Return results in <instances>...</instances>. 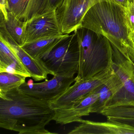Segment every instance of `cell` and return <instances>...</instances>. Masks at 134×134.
I'll list each match as a JSON object with an SVG mask.
<instances>
[{"label": "cell", "instance_id": "6da1fadb", "mask_svg": "<svg viewBox=\"0 0 134 134\" xmlns=\"http://www.w3.org/2000/svg\"><path fill=\"white\" fill-rule=\"evenodd\" d=\"M18 88L0 90V128L19 134L55 133L45 128L55 115L49 101L25 94Z\"/></svg>", "mask_w": 134, "mask_h": 134}, {"label": "cell", "instance_id": "7a4b0ae2", "mask_svg": "<svg viewBox=\"0 0 134 134\" xmlns=\"http://www.w3.org/2000/svg\"><path fill=\"white\" fill-rule=\"evenodd\" d=\"M80 27L104 35L111 45L134 62L132 31L125 7L112 0H100L87 11Z\"/></svg>", "mask_w": 134, "mask_h": 134}, {"label": "cell", "instance_id": "3957f363", "mask_svg": "<svg viewBox=\"0 0 134 134\" xmlns=\"http://www.w3.org/2000/svg\"><path fill=\"white\" fill-rule=\"evenodd\" d=\"M74 31L79 49V71L75 82L89 79L111 67L112 48L106 37L81 27Z\"/></svg>", "mask_w": 134, "mask_h": 134}, {"label": "cell", "instance_id": "277c9868", "mask_svg": "<svg viewBox=\"0 0 134 134\" xmlns=\"http://www.w3.org/2000/svg\"><path fill=\"white\" fill-rule=\"evenodd\" d=\"M41 60L53 76L74 77L78 73L79 63V49L76 33L74 31L66 35Z\"/></svg>", "mask_w": 134, "mask_h": 134}, {"label": "cell", "instance_id": "5b68a950", "mask_svg": "<svg viewBox=\"0 0 134 134\" xmlns=\"http://www.w3.org/2000/svg\"><path fill=\"white\" fill-rule=\"evenodd\" d=\"M111 46L112 67L123 87L109 100L105 108L122 105L134 106V62L126 57L114 46Z\"/></svg>", "mask_w": 134, "mask_h": 134}, {"label": "cell", "instance_id": "8992f818", "mask_svg": "<svg viewBox=\"0 0 134 134\" xmlns=\"http://www.w3.org/2000/svg\"><path fill=\"white\" fill-rule=\"evenodd\" d=\"M114 73L111 65L108 69L89 79L75 82L61 95L48 101L49 106L54 110L67 107L107 82Z\"/></svg>", "mask_w": 134, "mask_h": 134}, {"label": "cell", "instance_id": "52a82bcc", "mask_svg": "<svg viewBox=\"0 0 134 134\" xmlns=\"http://www.w3.org/2000/svg\"><path fill=\"white\" fill-rule=\"evenodd\" d=\"M100 0H64L56 9V15L61 32L69 34L80 27L87 11Z\"/></svg>", "mask_w": 134, "mask_h": 134}, {"label": "cell", "instance_id": "ba28073f", "mask_svg": "<svg viewBox=\"0 0 134 134\" xmlns=\"http://www.w3.org/2000/svg\"><path fill=\"white\" fill-rule=\"evenodd\" d=\"M75 82L74 77L54 76L50 80L39 83H34L30 79L19 87L22 93L35 98L50 101L61 95Z\"/></svg>", "mask_w": 134, "mask_h": 134}, {"label": "cell", "instance_id": "9c48e42d", "mask_svg": "<svg viewBox=\"0 0 134 134\" xmlns=\"http://www.w3.org/2000/svg\"><path fill=\"white\" fill-rule=\"evenodd\" d=\"M63 35L60 28L55 9L49 10L26 21L24 43Z\"/></svg>", "mask_w": 134, "mask_h": 134}, {"label": "cell", "instance_id": "30bf717a", "mask_svg": "<svg viewBox=\"0 0 134 134\" xmlns=\"http://www.w3.org/2000/svg\"><path fill=\"white\" fill-rule=\"evenodd\" d=\"M98 97V93L93 90L67 107L55 110L53 120L57 124L65 125L76 122L82 117L89 116L92 105Z\"/></svg>", "mask_w": 134, "mask_h": 134}, {"label": "cell", "instance_id": "8fae6325", "mask_svg": "<svg viewBox=\"0 0 134 134\" xmlns=\"http://www.w3.org/2000/svg\"><path fill=\"white\" fill-rule=\"evenodd\" d=\"M77 122L80 124L75 127L69 134H134V127L116 122H95L80 119Z\"/></svg>", "mask_w": 134, "mask_h": 134}, {"label": "cell", "instance_id": "7c38bea8", "mask_svg": "<svg viewBox=\"0 0 134 134\" xmlns=\"http://www.w3.org/2000/svg\"><path fill=\"white\" fill-rule=\"evenodd\" d=\"M49 10L48 0H8V12L24 22Z\"/></svg>", "mask_w": 134, "mask_h": 134}, {"label": "cell", "instance_id": "4fadbf2b", "mask_svg": "<svg viewBox=\"0 0 134 134\" xmlns=\"http://www.w3.org/2000/svg\"><path fill=\"white\" fill-rule=\"evenodd\" d=\"M122 87V82L115 72L107 82L95 88L94 90L98 93V97L92 105L91 113L101 114L107 103Z\"/></svg>", "mask_w": 134, "mask_h": 134}, {"label": "cell", "instance_id": "5bb4252c", "mask_svg": "<svg viewBox=\"0 0 134 134\" xmlns=\"http://www.w3.org/2000/svg\"><path fill=\"white\" fill-rule=\"evenodd\" d=\"M6 71L31 77L30 74L14 52L7 45L0 32V72Z\"/></svg>", "mask_w": 134, "mask_h": 134}, {"label": "cell", "instance_id": "9a60e30c", "mask_svg": "<svg viewBox=\"0 0 134 134\" xmlns=\"http://www.w3.org/2000/svg\"><path fill=\"white\" fill-rule=\"evenodd\" d=\"M66 35L40 39L24 43L21 47L33 58L41 60L47 56Z\"/></svg>", "mask_w": 134, "mask_h": 134}, {"label": "cell", "instance_id": "2e32d148", "mask_svg": "<svg viewBox=\"0 0 134 134\" xmlns=\"http://www.w3.org/2000/svg\"><path fill=\"white\" fill-rule=\"evenodd\" d=\"M5 26L7 31L15 41L21 46L24 43L26 22L16 17L12 13H8V20L4 19Z\"/></svg>", "mask_w": 134, "mask_h": 134}, {"label": "cell", "instance_id": "e0dca14e", "mask_svg": "<svg viewBox=\"0 0 134 134\" xmlns=\"http://www.w3.org/2000/svg\"><path fill=\"white\" fill-rule=\"evenodd\" d=\"M26 78L9 72H0V90L5 92L19 87L26 82Z\"/></svg>", "mask_w": 134, "mask_h": 134}, {"label": "cell", "instance_id": "ac0fdd59", "mask_svg": "<svg viewBox=\"0 0 134 134\" xmlns=\"http://www.w3.org/2000/svg\"><path fill=\"white\" fill-rule=\"evenodd\" d=\"M101 114L107 118L134 119V106L122 105L106 107L102 110Z\"/></svg>", "mask_w": 134, "mask_h": 134}, {"label": "cell", "instance_id": "d6986e66", "mask_svg": "<svg viewBox=\"0 0 134 134\" xmlns=\"http://www.w3.org/2000/svg\"><path fill=\"white\" fill-rule=\"evenodd\" d=\"M126 8L129 26L133 32L134 31V4L130 2Z\"/></svg>", "mask_w": 134, "mask_h": 134}, {"label": "cell", "instance_id": "ffe728a7", "mask_svg": "<svg viewBox=\"0 0 134 134\" xmlns=\"http://www.w3.org/2000/svg\"><path fill=\"white\" fill-rule=\"evenodd\" d=\"M107 120L111 122H116L123 124L134 127V119H125V118H109Z\"/></svg>", "mask_w": 134, "mask_h": 134}, {"label": "cell", "instance_id": "44dd1931", "mask_svg": "<svg viewBox=\"0 0 134 134\" xmlns=\"http://www.w3.org/2000/svg\"><path fill=\"white\" fill-rule=\"evenodd\" d=\"M8 0H0V12L5 20L8 19Z\"/></svg>", "mask_w": 134, "mask_h": 134}, {"label": "cell", "instance_id": "7402d4cb", "mask_svg": "<svg viewBox=\"0 0 134 134\" xmlns=\"http://www.w3.org/2000/svg\"><path fill=\"white\" fill-rule=\"evenodd\" d=\"M48 1L49 9L56 10L62 4L64 0H48Z\"/></svg>", "mask_w": 134, "mask_h": 134}, {"label": "cell", "instance_id": "603a6c76", "mask_svg": "<svg viewBox=\"0 0 134 134\" xmlns=\"http://www.w3.org/2000/svg\"><path fill=\"white\" fill-rule=\"evenodd\" d=\"M115 2L119 4L120 5L124 6L125 8H127L130 2L129 0H112Z\"/></svg>", "mask_w": 134, "mask_h": 134}, {"label": "cell", "instance_id": "cb8c5ba5", "mask_svg": "<svg viewBox=\"0 0 134 134\" xmlns=\"http://www.w3.org/2000/svg\"><path fill=\"white\" fill-rule=\"evenodd\" d=\"M131 39H132V41H133L134 44V31L132 32V34H131Z\"/></svg>", "mask_w": 134, "mask_h": 134}, {"label": "cell", "instance_id": "d4e9b609", "mask_svg": "<svg viewBox=\"0 0 134 134\" xmlns=\"http://www.w3.org/2000/svg\"><path fill=\"white\" fill-rule=\"evenodd\" d=\"M129 2H131V3L134 4V0H129Z\"/></svg>", "mask_w": 134, "mask_h": 134}]
</instances>
